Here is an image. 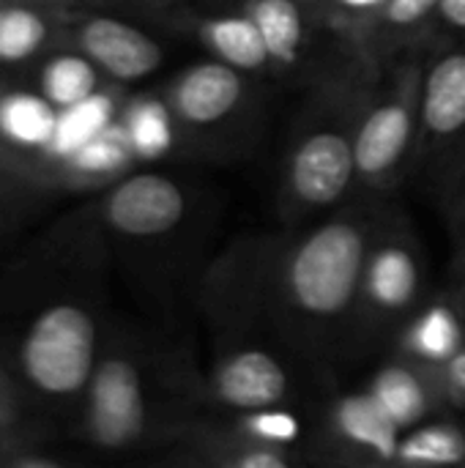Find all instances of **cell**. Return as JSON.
Here are the masks:
<instances>
[{"label":"cell","instance_id":"cell-1","mask_svg":"<svg viewBox=\"0 0 465 468\" xmlns=\"http://www.w3.org/2000/svg\"><path fill=\"white\" fill-rule=\"evenodd\" d=\"M392 195L356 192L337 211L230 247L206 274L214 337H255L332 381L345 365L367 252Z\"/></svg>","mask_w":465,"mask_h":468},{"label":"cell","instance_id":"cell-2","mask_svg":"<svg viewBox=\"0 0 465 468\" xmlns=\"http://www.w3.org/2000/svg\"><path fill=\"white\" fill-rule=\"evenodd\" d=\"M375 63L307 88L277 170V217L285 228L321 219L356 195V126Z\"/></svg>","mask_w":465,"mask_h":468},{"label":"cell","instance_id":"cell-3","mask_svg":"<svg viewBox=\"0 0 465 468\" xmlns=\"http://www.w3.org/2000/svg\"><path fill=\"white\" fill-rule=\"evenodd\" d=\"M430 293L428 247L408 214L395 206L365 261L345 365L370 362L386 354Z\"/></svg>","mask_w":465,"mask_h":468},{"label":"cell","instance_id":"cell-4","mask_svg":"<svg viewBox=\"0 0 465 468\" xmlns=\"http://www.w3.org/2000/svg\"><path fill=\"white\" fill-rule=\"evenodd\" d=\"M430 41L375 66L356 126V192L395 195L419 165L422 71Z\"/></svg>","mask_w":465,"mask_h":468},{"label":"cell","instance_id":"cell-5","mask_svg":"<svg viewBox=\"0 0 465 468\" xmlns=\"http://www.w3.org/2000/svg\"><path fill=\"white\" fill-rule=\"evenodd\" d=\"M269 80L206 58L181 69L164 90L175 132L211 159L247 156L266 126Z\"/></svg>","mask_w":465,"mask_h":468},{"label":"cell","instance_id":"cell-6","mask_svg":"<svg viewBox=\"0 0 465 468\" xmlns=\"http://www.w3.org/2000/svg\"><path fill=\"white\" fill-rule=\"evenodd\" d=\"M301 370L315 373L266 340L222 337L217 340V354L208 373H189V406L192 411H258L285 406L318 409L321 400L307 403V395H323L329 384H307L301 381Z\"/></svg>","mask_w":465,"mask_h":468},{"label":"cell","instance_id":"cell-7","mask_svg":"<svg viewBox=\"0 0 465 468\" xmlns=\"http://www.w3.org/2000/svg\"><path fill=\"white\" fill-rule=\"evenodd\" d=\"M238 5L258 25L274 82L288 88H312L370 60L351 38L337 33L315 0H225Z\"/></svg>","mask_w":465,"mask_h":468},{"label":"cell","instance_id":"cell-8","mask_svg":"<svg viewBox=\"0 0 465 468\" xmlns=\"http://www.w3.org/2000/svg\"><path fill=\"white\" fill-rule=\"evenodd\" d=\"M19 362L27 381L49 398L85 392L99 362V329L93 315L71 302L41 310L25 332Z\"/></svg>","mask_w":465,"mask_h":468},{"label":"cell","instance_id":"cell-9","mask_svg":"<svg viewBox=\"0 0 465 468\" xmlns=\"http://www.w3.org/2000/svg\"><path fill=\"white\" fill-rule=\"evenodd\" d=\"M400 431L362 384L359 389L326 387L315 422V463L392 466Z\"/></svg>","mask_w":465,"mask_h":468},{"label":"cell","instance_id":"cell-10","mask_svg":"<svg viewBox=\"0 0 465 468\" xmlns=\"http://www.w3.org/2000/svg\"><path fill=\"white\" fill-rule=\"evenodd\" d=\"M85 395V431L93 447L104 452H126L151 436L153 409L143 367L132 356H101Z\"/></svg>","mask_w":465,"mask_h":468},{"label":"cell","instance_id":"cell-11","mask_svg":"<svg viewBox=\"0 0 465 468\" xmlns=\"http://www.w3.org/2000/svg\"><path fill=\"white\" fill-rule=\"evenodd\" d=\"M422 143L417 173L430 181L465 145V38L430 41L422 71Z\"/></svg>","mask_w":465,"mask_h":468},{"label":"cell","instance_id":"cell-12","mask_svg":"<svg viewBox=\"0 0 465 468\" xmlns=\"http://www.w3.org/2000/svg\"><path fill=\"white\" fill-rule=\"evenodd\" d=\"M189 189L162 173H134L115 184L104 200V222L129 241L178 236L192 219Z\"/></svg>","mask_w":465,"mask_h":468},{"label":"cell","instance_id":"cell-13","mask_svg":"<svg viewBox=\"0 0 465 468\" xmlns=\"http://www.w3.org/2000/svg\"><path fill=\"white\" fill-rule=\"evenodd\" d=\"M175 22L181 33H186L197 47L208 52V58L225 60L247 74L277 85L266 41L252 16L238 5L225 0H211L208 8L186 5L178 11Z\"/></svg>","mask_w":465,"mask_h":468},{"label":"cell","instance_id":"cell-14","mask_svg":"<svg viewBox=\"0 0 465 468\" xmlns=\"http://www.w3.org/2000/svg\"><path fill=\"white\" fill-rule=\"evenodd\" d=\"M365 387L400 433L439 411L452 409L441 370L422 365L400 351L381 354Z\"/></svg>","mask_w":465,"mask_h":468},{"label":"cell","instance_id":"cell-15","mask_svg":"<svg viewBox=\"0 0 465 468\" xmlns=\"http://www.w3.org/2000/svg\"><path fill=\"white\" fill-rule=\"evenodd\" d=\"M79 52H85L107 77L137 82L159 71L164 47L143 27L118 16H90L77 30Z\"/></svg>","mask_w":465,"mask_h":468},{"label":"cell","instance_id":"cell-16","mask_svg":"<svg viewBox=\"0 0 465 468\" xmlns=\"http://www.w3.org/2000/svg\"><path fill=\"white\" fill-rule=\"evenodd\" d=\"M465 348V332L458 304L447 285L433 288L428 302L406 324L389 351H400L422 365L444 367L458 351Z\"/></svg>","mask_w":465,"mask_h":468},{"label":"cell","instance_id":"cell-17","mask_svg":"<svg viewBox=\"0 0 465 468\" xmlns=\"http://www.w3.org/2000/svg\"><path fill=\"white\" fill-rule=\"evenodd\" d=\"M441 0H389L365 30L359 49L378 66L400 49L430 41Z\"/></svg>","mask_w":465,"mask_h":468},{"label":"cell","instance_id":"cell-18","mask_svg":"<svg viewBox=\"0 0 465 468\" xmlns=\"http://www.w3.org/2000/svg\"><path fill=\"white\" fill-rule=\"evenodd\" d=\"M392 466H465L463 414L447 409L403 431Z\"/></svg>","mask_w":465,"mask_h":468},{"label":"cell","instance_id":"cell-19","mask_svg":"<svg viewBox=\"0 0 465 468\" xmlns=\"http://www.w3.org/2000/svg\"><path fill=\"white\" fill-rule=\"evenodd\" d=\"M58 126V107L38 90H11L0 96V137L16 148H49Z\"/></svg>","mask_w":465,"mask_h":468},{"label":"cell","instance_id":"cell-20","mask_svg":"<svg viewBox=\"0 0 465 468\" xmlns=\"http://www.w3.org/2000/svg\"><path fill=\"white\" fill-rule=\"evenodd\" d=\"M112 118H115V104L107 93H93L71 107L58 110V126H55L47 154L66 162L90 137H96L101 129H107L112 123Z\"/></svg>","mask_w":465,"mask_h":468},{"label":"cell","instance_id":"cell-21","mask_svg":"<svg viewBox=\"0 0 465 468\" xmlns=\"http://www.w3.org/2000/svg\"><path fill=\"white\" fill-rule=\"evenodd\" d=\"M99 66L85 52H66L47 60L38 77V90L58 107H71L99 93Z\"/></svg>","mask_w":465,"mask_h":468},{"label":"cell","instance_id":"cell-22","mask_svg":"<svg viewBox=\"0 0 465 468\" xmlns=\"http://www.w3.org/2000/svg\"><path fill=\"white\" fill-rule=\"evenodd\" d=\"M66 162L79 176L107 178V176L123 173L132 162H137V154L132 148L123 121L121 123L112 121L107 129H101L96 137H90L79 151H74Z\"/></svg>","mask_w":465,"mask_h":468},{"label":"cell","instance_id":"cell-23","mask_svg":"<svg viewBox=\"0 0 465 468\" xmlns=\"http://www.w3.org/2000/svg\"><path fill=\"white\" fill-rule=\"evenodd\" d=\"M123 126L126 134L132 140V148L137 154V159H156L162 156L170 145H173V115L162 101H134L126 107L123 115Z\"/></svg>","mask_w":465,"mask_h":468},{"label":"cell","instance_id":"cell-24","mask_svg":"<svg viewBox=\"0 0 465 468\" xmlns=\"http://www.w3.org/2000/svg\"><path fill=\"white\" fill-rule=\"evenodd\" d=\"M433 184L452 239V261H465V145L444 165Z\"/></svg>","mask_w":465,"mask_h":468},{"label":"cell","instance_id":"cell-25","mask_svg":"<svg viewBox=\"0 0 465 468\" xmlns=\"http://www.w3.org/2000/svg\"><path fill=\"white\" fill-rule=\"evenodd\" d=\"M47 38V22L22 5L0 8V63L30 58Z\"/></svg>","mask_w":465,"mask_h":468},{"label":"cell","instance_id":"cell-26","mask_svg":"<svg viewBox=\"0 0 465 468\" xmlns=\"http://www.w3.org/2000/svg\"><path fill=\"white\" fill-rule=\"evenodd\" d=\"M389 0H315V5L321 8L323 19L343 33L345 38H351L356 47L365 36V30L373 25V19L381 14V8Z\"/></svg>","mask_w":465,"mask_h":468},{"label":"cell","instance_id":"cell-27","mask_svg":"<svg viewBox=\"0 0 465 468\" xmlns=\"http://www.w3.org/2000/svg\"><path fill=\"white\" fill-rule=\"evenodd\" d=\"M436 38H465V0H441L430 41Z\"/></svg>","mask_w":465,"mask_h":468},{"label":"cell","instance_id":"cell-28","mask_svg":"<svg viewBox=\"0 0 465 468\" xmlns=\"http://www.w3.org/2000/svg\"><path fill=\"white\" fill-rule=\"evenodd\" d=\"M444 384H447V395H449V406L455 411H460L465 417V348L458 351L444 367H441Z\"/></svg>","mask_w":465,"mask_h":468},{"label":"cell","instance_id":"cell-29","mask_svg":"<svg viewBox=\"0 0 465 468\" xmlns=\"http://www.w3.org/2000/svg\"><path fill=\"white\" fill-rule=\"evenodd\" d=\"M444 285L449 288L455 304H458V313H460V321H463L465 332V261H452L449 263V271H447V280Z\"/></svg>","mask_w":465,"mask_h":468}]
</instances>
